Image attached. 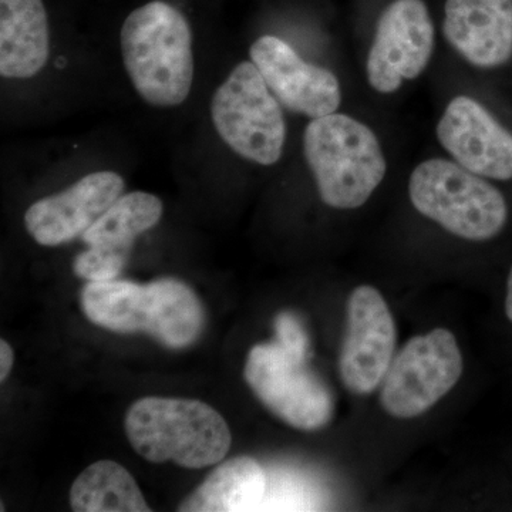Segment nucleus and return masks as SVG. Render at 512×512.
<instances>
[{
	"instance_id": "1",
	"label": "nucleus",
	"mask_w": 512,
	"mask_h": 512,
	"mask_svg": "<svg viewBox=\"0 0 512 512\" xmlns=\"http://www.w3.org/2000/svg\"><path fill=\"white\" fill-rule=\"evenodd\" d=\"M80 303L84 316L111 332L147 333L168 349L194 345L205 326L202 303L190 286L173 278L147 285L89 282Z\"/></svg>"
},
{
	"instance_id": "2",
	"label": "nucleus",
	"mask_w": 512,
	"mask_h": 512,
	"mask_svg": "<svg viewBox=\"0 0 512 512\" xmlns=\"http://www.w3.org/2000/svg\"><path fill=\"white\" fill-rule=\"evenodd\" d=\"M121 56L134 89L150 106H180L194 82L190 23L154 0L131 12L120 32Z\"/></svg>"
},
{
	"instance_id": "3",
	"label": "nucleus",
	"mask_w": 512,
	"mask_h": 512,
	"mask_svg": "<svg viewBox=\"0 0 512 512\" xmlns=\"http://www.w3.org/2000/svg\"><path fill=\"white\" fill-rule=\"evenodd\" d=\"M124 424L131 446L151 463L200 470L227 456L232 443L227 421L200 400L144 397L131 404Z\"/></svg>"
},
{
	"instance_id": "4",
	"label": "nucleus",
	"mask_w": 512,
	"mask_h": 512,
	"mask_svg": "<svg viewBox=\"0 0 512 512\" xmlns=\"http://www.w3.org/2000/svg\"><path fill=\"white\" fill-rule=\"evenodd\" d=\"M303 154L320 198L338 210L365 205L386 175V158L375 133L346 114L312 119L303 134Z\"/></svg>"
},
{
	"instance_id": "5",
	"label": "nucleus",
	"mask_w": 512,
	"mask_h": 512,
	"mask_svg": "<svg viewBox=\"0 0 512 512\" xmlns=\"http://www.w3.org/2000/svg\"><path fill=\"white\" fill-rule=\"evenodd\" d=\"M409 195L421 215L468 241H488L507 224L504 195L457 161L433 158L417 165Z\"/></svg>"
},
{
	"instance_id": "6",
	"label": "nucleus",
	"mask_w": 512,
	"mask_h": 512,
	"mask_svg": "<svg viewBox=\"0 0 512 512\" xmlns=\"http://www.w3.org/2000/svg\"><path fill=\"white\" fill-rule=\"evenodd\" d=\"M211 119L222 141L238 156L266 167L281 160L284 113L254 63H239L215 90Z\"/></svg>"
},
{
	"instance_id": "7",
	"label": "nucleus",
	"mask_w": 512,
	"mask_h": 512,
	"mask_svg": "<svg viewBox=\"0 0 512 512\" xmlns=\"http://www.w3.org/2000/svg\"><path fill=\"white\" fill-rule=\"evenodd\" d=\"M456 336L437 328L414 336L394 357L384 376L380 404L396 419H414L439 403L463 375Z\"/></svg>"
},
{
	"instance_id": "8",
	"label": "nucleus",
	"mask_w": 512,
	"mask_h": 512,
	"mask_svg": "<svg viewBox=\"0 0 512 512\" xmlns=\"http://www.w3.org/2000/svg\"><path fill=\"white\" fill-rule=\"evenodd\" d=\"M244 376L259 402L289 426L313 431L332 420L335 403L328 387L278 343L249 350Z\"/></svg>"
},
{
	"instance_id": "9",
	"label": "nucleus",
	"mask_w": 512,
	"mask_h": 512,
	"mask_svg": "<svg viewBox=\"0 0 512 512\" xmlns=\"http://www.w3.org/2000/svg\"><path fill=\"white\" fill-rule=\"evenodd\" d=\"M434 49V26L423 0H394L379 22L367 57V79L376 92L389 94L403 80L419 77Z\"/></svg>"
},
{
	"instance_id": "10",
	"label": "nucleus",
	"mask_w": 512,
	"mask_h": 512,
	"mask_svg": "<svg viewBox=\"0 0 512 512\" xmlns=\"http://www.w3.org/2000/svg\"><path fill=\"white\" fill-rule=\"evenodd\" d=\"M396 325L382 293L359 286L348 301V328L339 359L346 389L366 396L383 382L394 359Z\"/></svg>"
},
{
	"instance_id": "11",
	"label": "nucleus",
	"mask_w": 512,
	"mask_h": 512,
	"mask_svg": "<svg viewBox=\"0 0 512 512\" xmlns=\"http://www.w3.org/2000/svg\"><path fill=\"white\" fill-rule=\"evenodd\" d=\"M276 99L293 113L318 119L339 109L338 77L325 67L305 62L291 45L276 36H262L249 49Z\"/></svg>"
},
{
	"instance_id": "12",
	"label": "nucleus",
	"mask_w": 512,
	"mask_h": 512,
	"mask_svg": "<svg viewBox=\"0 0 512 512\" xmlns=\"http://www.w3.org/2000/svg\"><path fill=\"white\" fill-rule=\"evenodd\" d=\"M124 180L114 171L84 175L59 194L30 205L25 225L30 237L43 247H59L83 237L124 192Z\"/></svg>"
},
{
	"instance_id": "13",
	"label": "nucleus",
	"mask_w": 512,
	"mask_h": 512,
	"mask_svg": "<svg viewBox=\"0 0 512 512\" xmlns=\"http://www.w3.org/2000/svg\"><path fill=\"white\" fill-rule=\"evenodd\" d=\"M437 137L458 164L493 180H512V134L467 96L450 101L437 126Z\"/></svg>"
},
{
	"instance_id": "14",
	"label": "nucleus",
	"mask_w": 512,
	"mask_h": 512,
	"mask_svg": "<svg viewBox=\"0 0 512 512\" xmlns=\"http://www.w3.org/2000/svg\"><path fill=\"white\" fill-rule=\"evenodd\" d=\"M443 32L473 66H503L512 57V0H447Z\"/></svg>"
},
{
	"instance_id": "15",
	"label": "nucleus",
	"mask_w": 512,
	"mask_h": 512,
	"mask_svg": "<svg viewBox=\"0 0 512 512\" xmlns=\"http://www.w3.org/2000/svg\"><path fill=\"white\" fill-rule=\"evenodd\" d=\"M50 55L49 19L43 0H0V74L30 79Z\"/></svg>"
},
{
	"instance_id": "16",
	"label": "nucleus",
	"mask_w": 512,
	"mask_h": 512,
	"mask_svg": "<svg viewBox=\"0 0 512 512\" xmlns=\"http://www.w3.org/2000/svg\"><path fill=\"white\" fill-rule=\"evenodd\" d=\"M268 474L254 458L241 456L220 464L180 504L183 512L261 511Z\"/></svg>"
},
{
	"instance_id": "17",
	"label": "nucleus",
	"mask_w": 512,
	"mask_h": 512,
	"mask_svg": "<svg viewBox=\"0 0 512 512\" xmlns=\"http://www.w3.org/2000/svg\"><path fill=\"white\" fill-rule=\"evenodd\" d=\"M76 512H150L134 477L116 461L100 460L76 478L70 490Z\"/></svg>"
},
{
	"instance_id": "18",
	"label": "nucleus",
	"mask_w": 512,
	"mask_h": 512,
	"mask_svg": "<svg viewBox=\"0 0 512 512\" xmlns=\"http://www.w3.org/2000/svg\"><path fill=\"white\" fill-rule=\"evenodd\" d=\"M163 202L156 195L134 191L119 200L83 234L89 247H106L131 252L134 241L163 217Z\"/></svg>"
},
{
	"instance_id": "19",
	"label": "nucleus",
	"mask_w": 512,
	"mask_h": 512,
	"mask_svg": "<svg viewBox=\"0 0 512 512\" xmlns=\"http://www.w3.org/2000/svg\"><path fill=\"white\" fill-rule=\"evenodd\" d=\"M130 252L106 247H89L73 262L74 274L89 282H107L119 278Z\"/></svg>"
},
{
	"instance_id": "20",
	"label": "nucleus",
	"mask_w": 512,
	"mask_h": 512,
	"mask_svg": "<svg viewBox=\"0 0 512 512\" xmlns=\"http://www.w3.org/2000/svg\"><path fill=\"white\" fill-rule=\"evenodd\" d=\"M276 343L298 362H306L309 336L301 319L292 312H281L275 318Z\"/></svg>"
},
{
	"instance_id": "21",
	"label": "nucleus",
	"mask_w": 512,
	"mask_h": 512,
	"mask_svg": "<svg viewBox=\"0 0 512 512\" xmlns=\"http://www.w3.org/2000/svg\"><path fill=\"white\" fill-rule=\"evenodd\" d=\"M13 363H15V353L5 339L0 340V382H5L10 375Z\"/></svg>"
},
{
	"instance_id": "22",
	"label": "nucleus",
	"mask_w": 512,
	"mask_h": 512,
	"mask_svg": "<svg viewBox=\"0 0 512 512\" xmlns=\"http://www.w3.org/2000/svg\"><path fill=\"white\" fill-rule=\"evenodd\" d=\"M505 313L512 322V266L507 279V296H505Z\"/></svg>"
}]
</instances>
